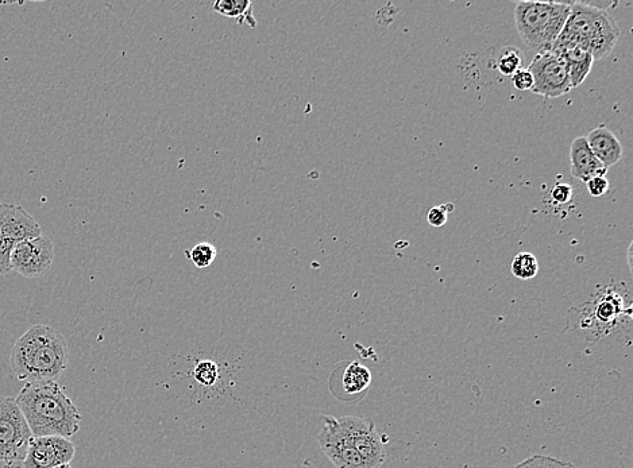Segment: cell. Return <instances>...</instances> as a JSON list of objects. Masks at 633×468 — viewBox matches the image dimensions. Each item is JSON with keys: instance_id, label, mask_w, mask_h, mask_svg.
I'll list each match as a JSON object with an SVG mask.
<instances>
[{"instance_id": "cell-27", "label": "cell", "mask_w": 633, "mask_h": 468, "mask_svg": "<svg viewBox=\"0 0 633 468\" xmlns=\"http://www.w3.org/2000/svg\"><path fill=\"white\" fill-rule=\"evenodd\" d=\"M589 195L592 197H601L609 191V181L605 176H596L586 181Z\"/></svg>"}, {"instance_id": "cell-13", "label": "cell", "mask_w": 633, "mask_h": 468, "mask_svg": "<svg viewBox=\"0 0 633 468\" xmlns=\"http://www.w3.org/2000/svg\"><path fill=\"white\" fill-rule=\"evenodd\" d=\"M334 373L339 374V378L330 379V388L331 392L339 388L334 396L341 401L361 400L368 393L369 386L372 384V373L368 367L360 362H347L342 369L337 366Z\"/></svg>"}, {"instance_id": "cell-11", "label": "cell", "mask_w": 633, "mask_h": 468, "mask_svg": "<svg viewBox=\"0 0 633 468\" xmlns=\"http://www.w3.org/2000/svg\"><path fill=\"white\" fill-rule=\"evenodd\" d=\"M76 446L61 436L32 437L27 447L25 468H56L75 458Z\"/></svg>"}, {"instance_id": "cell-4", "label": "cell", "mask_w": 633, "mask_h": 468, "mask_svg": "<svg viewBox=\"0 0 633 468\" xmlns=\"http://www.w3.org/2000/svg\"><path fill=\"white\" fill-rule=\"evenodd\" d=\"M620 27L607 10L593 7L589 2H573L561 36L554 42V52L581 48L592 54L594 61L612 53L620 38Z\"/></svg>"}, {"instance_id": "cell-1", "label": "cell", "mask_w": 633, "mask_h": 468, "mask_svg": "<svg viewBox=\"0 0 633 468\" xmlns=\"http://www.w3.org/2000/svg\"><path fill=\"white\" fill-rule=\"evenodd\" d=\"M632 288L628 281H609L598 286L584 304L577 305L567 315L566 330L581 332L586 346L594 347L600 340L631 330Z\"/></svg>"}, {"instance_id": "cell-25", "label": "cell", "mask_w": 633, "mask_h": 468, "mask_svg": "<svg viewBox=\"0 0 633 468\" xmlns=\"http://www.w3.org/2000/svg\"><path fill=\"white\" fill-rule=\"evenodd\" d=\"M14 245L10 241H7L2 234H0V276L10 273L11 270V251H13Z\"/></svg>"}, {"instance_id": "cell-12", "label": "cell", "mask_w": 633, "mask_h": 468, "mask_svg": "<svg viewBox=\"0 0 633 468\" xmlns=\"http://www.w3.org/2000/svg\"><path fill=\"white\" fill-rule=\"evenodd\" d=\"M0 234L13 245H17L41 237L42 230L25 208L17 204L0 203Z\"/></svg>"}, {"instance_id": "cell-21", "label": "cell", "mask_w": 633, "mask_h": 468, "mask_svg": "<svg viewBox=\"0 0 633 468\" xmlns=\"http://www.w3.org/2000/svg\"><path fill=\"white\" fill-rule=\"evenodd\" d=\"M512 468H577L573 463L554 458V456L536 454Z\"/></svg>"}, {"instance_id": "cell-23", "label": "cell", "mask_w": 633, "mask_h": 468, "mask_svg": "<svg viewBox=\"0 0 633 468\" xmlns=\"http://www.w3.org/2000/svg\"><path fill=\"white\" fill-rule=\"evenodd\" d=\"M453 204H443V206L432 207L427 214V222L432 227H443L449 219V212L453 211Z\"/></svg>"}, {"instance_id": "cell-5", "label": "cell", "mask_w": 633, "mask_h": 468, "mask_svg": "<svg viewBox=\"0 0 633 468\" xmlns=\"http://www.w3.org/2000/svg\"><path fill=\"white\" fill-rule=\"evenodd\" d=\"M573 2H517V32L528 48L536 53L551 50L561 36Z\"/></svg>"}, {"instance_id": "cell-14", "label": "cell", "mask_w": 633, "mask_h": 468, "mask_svg": "<svg viewBox=\"0 0 633 468\" xmlns=\"http://www.w3.org/2000/svg\"><path fill=\"white\" fill-rule=\"evenodd\" d=\"M571 176L574 179L589 181L596 176H605L608 169L597 160L589 149L585 137L575 138L570 146Z\"/></svg>"}, {"instance_id": "cell-9", "label": "cell", "mask_w": 633, "mask_h": 468, "mask_svg": "<svg viewBox=\"0 0 633 468\" xmlns=\"http://www.w3.org/2000/svg\"><path fill=\"white\" fill-rule=\"evenodd\" d=\"M339 424L349 435L351 443L369 468H380L387 459L384 442L377 432L376 424L369 417L343 416Z\"/></svg>"}, {"instance_id": "cell-2", "label": "cell", "mask_w": 633, "mask_h": 468, "mask_svg": "<svg viewBox=\"0 0 633 468\" xmlns=\"http://www.w3.org/2000/svg\"><path fill=\"white\" fill-rule=\"evenodd\" d=\"M15 400L33 437L71 439L80 431L83 417L57 382H26Z\"/></svg>"}, {"instance_id": "cell-29", "label": "cell", "mask_w": 633, "mask_h": 468, "mask_svg": "<svg viewBox=\"0 0 633 468\" xmlns=\"http://www.w3.org/2000/svg\"><path fill=\"white\" fill-rule=\"evenodd\" d=\"M628 265H629V269H631V272H632V243L628 247Z\"/></svg>"}, {"instance_id": "cell-26", "label": "cell", "mask_w": 633, "mask_h": 468, "mask_svg": "<svg viewBox=\"0 0 633 468\" xmlns=\"http://www.w3.org/2000/svg\"><path fill=\"white\" fill-rule=\"evenodd\" d=\"M512 84L515 85L516 90L519 91H531L534 87V77L528 69H520L515 75L511 77Z\"/></svg>"}, {"instance_id": "cell-15", "label": "cell", "mask_w": 633, "mask_h": 468, "mask_svg": "<svg viewBox=\"0 0 633 468\" xmlns=\"http://www.w3.org/2000/svg\"><path fill=\"white\" fill-rule=\"evenodd\" d=\"M589 149L605 169L612 168L623 158V146L608 127L600 126L586 135Z\"/></svg>"}, {"instance_id": "cell-24", "label": "cell", "mask_w": 633, "mask_h": 468, "mask_svg": "<svg viewBox=\"0 0 633 468\" xmlns=\"http://www.w3.org/2000/svg\"><path fill=\"white\" fill-rule=\"evenodd\" d=\"M574 189L569 184L558 183L554 185V188L551 189L550 197L553 203L558 204V206H563V204L570 203L573 200Z\"/></svg>"}, {"instance_id": "cell-10", "label": "cell", "mask_w": 633, "mask_h": 468, "mask_svg": "<svg viewBox=\"0 0 633 468\" xmlns=\"http://www.w3.org/2000/svg\"><path fill=\"white\" fill-rule=\"evenodd\" d=\"M54 246L50 238L41 237L17 243L11 251V269L25 278H40L52 268Z\"/></svg>"}, {"instance_id": "cell-22", "label": "cell", "mask_w": 633, "mask_h": 468, "mask_svg": "<svg viewBox=\"0 0 633 468\" xmlns=\"http://www.w3.org/2000/svg\"><path fill=\"white\" fill-rule=\"evenodd\" d=\"M194 377L199 385L210 388L218 382L219 367L212 361L199 362L195 367Z\"/></svg>"}, {"instance_id": "cell-8", "label": "cell", "mask_w": 633, "mask_h": 468, "mask_svg": "<svg viewBox=\"0 0 633 468\" xmlns=\"http://www.w3.org/2000/svg\"><path fill=\"white\" fill-rule=\"evenodd\" d=\"M323 427L318 440L323 454L337 468H369L351 443L349 435L339 424L337 417L323 416Z\"/></svg>"}, {"instance_id": "cell-28", "label": "cell", "mask_w": 633, "mask_h": 468, "mask_svg": "<svg viewBox=\"0 0 633 468\" xmlns=\"http://www.w3.org/2000/svg\"><path fill=\"white\" fill-rule=\"evenodd\" d=\"M0 468H25L22 462H6V460H0Z\"/></svg>"}, {"instance_id": "cell-19", "label": "cell", "mask_w": 633, "mask_h": 468, "mask_svg": "<svg viewBox=\"0 0 633 468\" xmlns=\"http://www.w3.org/2000/svg\"><path fill=\"white\" fill-rule=\"evenodd\" d=\"M523 64V53L516 46H505L497 58V69L504 76L512 77L517 71L523 69Z\"/></svg>"}, {"instance_id": "cell-17", "label": "cell", "mask_w": 633, "mask_h": 468, "mask_svg": "<svg viewBox=\"0 0 633 468\" xmlns=\"http://www.w3.org/2000/svg\"><path fill=\"white\" fill-rule=\"evenodd\" d=\"M215 13L223 17L237 19L239 25L257 27V19L253 14V3L250 0H218L212 6Z\"/></svg>"}, {"instance_id": "cell-6", "label": "cell", "mask_w": 633, "mask_h": 468, "mask_svg": "<svg viewBox=\"0 0 633 468\" xmlns=\"http://www.w3.org/2000/svg\"><path fill=\"white\" fill-rule=\"evenodd\" d=\"M32 437L17 400L0 397V460L23 463Z\"/></svg>"}, {"instance_id": "cell-30", "label": "cell", "mask_w": 633, "mask_h": 468, "mask_svg": "<svg viewBox=\"0 0 633 468\" xmlns=\"http://www.w3.org/2000/svg\"><path fill=\"white\" fill-rule=\"evenodd\" d=\"M56 468H72V467H71V464H64V466H60Z\"/></svg>"}, {"instance_id": "cell-20", "label": "cell", "mask_w": 633, "mask_h": 468, "mask_svg": "<svg viewBox=\"0 0 633 468\" xmlns=\"http://www.w3.org/2000/svg\"><path fill=\"white\" fill-rule=\"evenodd\" d=\"M185 255L189 261L194 263L198 269L210 268L218 255V249L211 243L202 242L192 247L191 250L185 251Z\"/></svg>"}, {"instance_id": "cell-16", "label": "cell", "mask_w": 633, "mask_h": 468, "mask_svg": "<svg viewBox=\"0 0 633 468\" xmlns=\"http://www.w3.org/2000/svg\"><path fill=\"white\" fill-rule=\"evenodd\" d=\"M569 68L571 88L581 87L592 71L594 58L581 48H569L559 52Z\"/></svg>"}, {"instance_id": "cell-7", "label": "cell", "mask_w": 633, "mask_h": 468, "mask_svg": "<svg viewBox=\"0 0 633 468\" xmlns=\"http://www.w3.org/2000/svg\"><path fill=\"white\" fill-rule=\"evenodd\" d=\"M528 71L534 77V87L531 91L536 95L555 99L573 90L566 61L554 50L536 53Z\"/></svg>"}, {"instance_id": "cell-3", "label": "cell", "mask_w": 633, "mask_h": 468, "mask_svg": "<svg viewBox=\"0 0 633 468\" xmlns=\"http://www.w3.org/2000/svg\"><path fill=\"white\" fill-rule=\"evenodd\" d=\"M68 363L67 340L46 324L29 328L11 350V369L19 381L57 382L67 370Z\"/></svg>"}, {"instance_id": "cell-18", "label": "cell", "mask_w": 633, "mask_h": 468, "mask_svg": "<svg viewBox=\"0 0 633 468\" xmlns=\"http://www.w3.org/2000/svg\"><path fill=\"white\" fill-rule=\"evenodd\" d=\"M511 272L513 276L519 278V280L528 281L538 276L539 262L534 254L520 253L513 258L511 265Z\"/></svg>"}]
</instances>
